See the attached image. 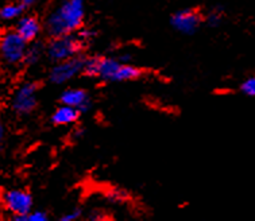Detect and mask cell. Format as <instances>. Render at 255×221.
I'll return each instance as SVG.
<instances>
[{"label": "cell", "mask_w": 255, "mask_h": 221, "mask_svg": "<svg viewBox=\"0 0 255 221\" xmlns=\"http://www.w3.org/2000/svg\"><path fill=\"white\" fill-rule=\"evenodd\" d=\"M85 1L84 0H62L45 20L43 30L50 38L61 37L79 31L84 26Z\"/></svg>", "instance_id": "6da1fadb"}, {"label": "cell", "mask_w": 255, "mask_h": 221, "mask_svg": "<svg viewBox=\"0 0 255 221\" xmlns=\"http://www.w3.org/2000/svg\"><path fill=\"white\" fill-rule=\"evenodd\" d=\"M88 46V42L77 35V34H66L61 37L50 38V42L45 46V54L51 62H61L69 60L72 57L84 54Z\"/></svg>", "instance_id": "7a4b0ae2"}, {"label": "cell", "mask_w": 255, "mask_h": 221, "mask_svg": "<svg viewBox=\"0 0 255 221\" xmlns=\"http://www.w3.org/2000/svg\"><path fill=\"white\" fill-rule=\"evenodd\" d=\"M27 42L15 31H7L0 37V58L5 65L16 66L23 62Z\"/></svg>", "instance_id": "3957f363"}, {"label": "cell", "mask_w": 255, "mask_h": 221, "mask_svg": "<svg viewBox=\"0 0 255 221\" xmlns=\"http://www.w3.org/2000/svg\"><path fill=\"white\" fill-rule=\"evenodd\" d=\"M39 84L37 81H26L15 91L11 99V108L19 116H28L38 107L37 93Z\"/></svg>", "instance_id": "277c9868"}, {"label": "cell", "mask_w": 255, "mask_h": 221, "mask_svg": "<svg viewBox=\"0 0 255 221\" xmlns=\"http://www.w3.org/2000/svg\"><path fill=\"white\" fill-rule=\"evenodd\" d=\"M84 62H85L84 54L76 55L69 60L61 61V62H56L49 72L50 83L54 85H62L70 80L76 79L77 76L83 74Z\"/></svg>", "instance_id": "5b68a950"}, {"label": "cell", "mask_w": 255, "mask_h": 221, "mask_svg": "<svg viewBox=\"0 0 255 221\" xmlns=\"http://www.w3.org/2000/svg\"><path fill=\"white\" fill-rule=\"evenodd\" d=\"M204 23V15L199 8H184L177 11L170 18V26L184 35H193Z\"/></svg>", "instance_id": "8992f818"}, {"label": "cell", "mask_w": 255, "mask_h": 221, "mask_svg": "<svg viewBox=\"0 0 255 221\" xmlns=\"http://www.w3.org/2000/svg\"><path fill=\"white\" fill-rule=\"evenodd\" d=\"M1 203L9 213H12V216L28 215L33 211V197L26 190H7L1 196Z\"/></svg>", "instance_id": "52a82bcc"}, {"label": "cell", "mask_w": 255, "mask_h": 221, "mask_svg": "<svg viewBox=\"0 0 255 221\" xmlns=\"http://www.w3.org/2000/svg\"><path fill=\"white\" fill-rule=\"evenodd\" d=\"M60 102L61 104H65V106L73 107L76 110H79L80 113H87L92 108V100H91L88 92L84 89H80V88L64 91L61 93Z\"/></svg>", "instance_id": "ba28073f"}, {"label": "cell", "mask_w": 255, "mask_h": 221, "mask_svg": "<svg viewBox=\"0 0 255 221\" xmlns=\"http://www.w3.org/2000/svg\"><path fill=\"white\" fill-rule=\"evenodd\" d=\"M15 31L18 32L19 35L23 38L27 43H30V42L38 39L42 31V24L39 23L37 16H34V15H24V16H19Z\"/></svg>", "instance_id": "9c48e42d"}, {"label": "cell", "mask_w": 255, "mask_h": 221, "mask_svg": "<svg viewBox=\"0 0 255 221\" xmlns=\"http://www.w3.org/2000/svg\"><path fill=\"white\" fill-rule=\"evenodd\" d=\"M80 115L81 113L79 112V110H76L73 107L65 106V104H61L53 112L50 120L54 125H70L74 124L80 119Z\"/></svg>", "instance_id": "30bf717a"}, {"label": "cell", "mask_w": 255, "mask_h": 221, "mask_svg": "<svg viewBox=\"0 0 255 221\" xmlns=\"http://www.w3.org/2000/svg\"><path fill=\"white\" fill-rule=\"evenodd\" d=\"M144 70L136 68L131 64H121L116 70L112 83H126V81H134L143 76Z\"/></svg>", "instance_id": "8fae6325"}, {"label": "cell", "mask_w": 255, "mask_h": 221, "mask_svg": "<svg viewBox=\"0 0 255 221\" xmlns=\"http://www.w3.org/2000/svg\"><path fill=\"white\" fill-rule=\"evenodd\" d=\"M45 43L42 41H35L30 42L26 47V53H24L23 62L22 64L26 66H33V65L38 64L42 60V57L45 55Z\"/></svg>", "instance_id": "7c38bea8"}, {"label": "cell", "mask_w": 255, "mask_h": 221, "mask_svg": "<svg viewBox=\"0 0 255 221\" xmlns=\"http://www.w3.org/2000/svg\"><path fill=\"white\" fill-rule=\"evenodd\" d=\"M26 9L20 5V3H9V4L3 5L0 8V19L1 20H14L22 16Z\"/></svg>", "instance_id": "4fadbf2b"}, {"label": "cell", "mask_w": 255, "mask_h": 221, "mask_svg": "<svg viewBox=\"0 0 255 221\" xmlns=\"http://www.w3.org/2000/svg\"><path fill=\"white\" fill-rule=\"evenodd\" d=\"M224 18V9L220 5H216L214 8L209 9V12L204 16V23L209 27H219Z\"/></svg>", "instance_id": "5bb4252c"}, {"label": "cell", "mask_w": 255, "mask_h": 221, "mask_svg": "<svg viewBox=\"0 0 255 221\" xmlns=\"http://www.w3.org/2000/svg\"><path fill=\"white\" fill-rule=\"evenodd\" d=\"M241 92L245 93L246 96L253 97L255 96V79L254 77H249L245 80L241 85Z\"/></svg>", "instance_id": "9a60e30c"}, {"label": "cell", "mask_w": 255, "mask_h": 221, "mask_svg": "<svg viewBox=\"0 0 255 221\" xmlns=\"http://www.w3.org/2000/svg\"><path fill=\"white\" fill-rule=\"evenodd\" d=\"M49 220V216H47L46 212L43 211H35V212H31L27 215V221H47Z\"/></svg>", "instance_id": "2e32d148"}, {"label": "cell", "mask_w": 255, "mask_h": 221, "mask_svg": "<svg viewBox=\"0 0 255 221\" xmlns=\"http://www.w3.org/2000/svg\"><path fill=\"white\" fill-rule=\"evenodd\" d=\"M81 215H83L81 209L76 208V209H73V211H70V212L65 213V215H64L62 217H60V220L61 221H76V220H79L80 217H81Z\"/></svg>", "instance_id": "e0dca14e"}, {"label": "cell", "mask_w": 255, "mask_h": 221, "mask_svg": "<svg viewBox=\"0 0 255 221\" xmlns=\"http://www.w3.org/2000/svg\"><path fill=\"white\" fill-rule=\"evenodd\" d=\"M108 198L111 200L112 203H121V201H123L126 198V194L123 193V192H118V190H114L110 196H108Z\"/></svg>", "instance_id": "ac0fdd59"}, {"label": "cell", "mask_w": 255, "mask_h": 221, "mask_svg": "<svg viewBox=\"0 0 255 221\" xmlns=\"http://www.w3.org/2000/svg\"><path fill=\"white\" fill-rule=\"evenodd\" d=\"M106 219V213L103 212V211H93L89 215V220L93 221H99V220H104Z\"/></svg>", "instance_id": "d6986e66"}, {"label": "cell", "mask_w": 255, "mask_h": 221, "mask_svg": "<svg viewBox=\"0 0 255 221\" xmlns=\"http://www.w3.org/2000/svg\"><path fill=\"white\" fill-rule=\"evenodd\" d=\"M37 1L38 0H20L19 3H20V5H22L24 9H28V8H31Z\"/></svg>", "instance_id": "ffe728a7"}, {"label": "cell", "mask_w": 255, "mask_h": 221, "mask_svg": "<svg viewBox=\"0 0 255 221\" xmlns=\"http://www.w3.org/2000/svg\"><path fill=\"white\" fill-rule=\"evenodd\" d=\"M4 135H5V129H4V125L0 123V143L3 142V139H4Z\"/></svg>", "instance_id": "44dd1931"}]
</instances>
